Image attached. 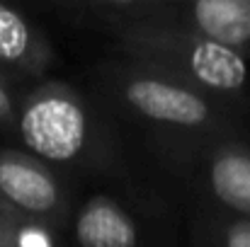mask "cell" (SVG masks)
<instances>
[{"instance_id": "1", "label": "cell", "mask_w": 250, "mask_h": 247, "mask_svg": "<svg viewBox=\"0 0 250 247\" xmlns=\"http://www.w3.org/2000/svg\"><path fill=\"white\" fill-rule=\"evenodd\" d=\"M109 37L124 63L161 73L209 97L238 95L248 82L243 54L170 24H139Z\"/></svg>"}, {"instance_id": "2", "label": "cell", "mask_w": 250, "mask_h": 247, "mask_svg": "<svg viewBox=\"0 0 250 247\" xmlns=\"http://www.w3.org/2000/svg\"><path fill=\"white\" fill-rule=\"evenodd\" d=\"M15 136L44 165H76L95 148L97 124L78 90L46 80L20 97Z\"/></svg>"}, {"instance_id": "3", "label": "cell", "mask_w": 250, "mask_h": 247, "mask_svg": "<svg viewBox=\"0 0 250 247\" xmlns=\"http://www.w3.org/2000/svg\"><path fill=\"white\" fill-rule=\"evenodd\" d=\"M104 82L129 114L156 129L209 133L226 124L216 99L161 73L119 61L104 71Z\"/></svg>"}, {"instance_id": "4", "label": "cell", "mask_w": 250, "mask_h": 247, "mask_svg": "<svg viewBox=\"0 0 250 247\" xmlns=\"http://www.w3.org/2000/svg\"><path fill=\"white\" fill-rule=\"evenodd\" d=\"M66 189L49 165L22 151L0 148V209L51 228L66 213Z\"/></svg>"}, {"instance_id": "5", "label": "cell", "mask_w": 250, "mask_h": 247, "mask_svg": "<svg viewBox=\"0 0 250 247\" xmlns=\"http://www.w3.org/2000/svg\"><path fill=\"white\" fill-rule=\"evenodd\" d=\"M156 24H170L246 56L250 51V0H163Z\"/></svg>"}, {"instance_id": "6", "label": "cell", "mask_w": 250, "mask_h": 247, "mask_svg": "<svg viewBox=\"0 0 250 247\" xmlns=\"http://www.w3.org/2000/svg\"><path fill=\"white\" fill-rule=\"evenodd\" d=\"M56 66L46 32L12 5L0 2V73L5 78H42Z\"/></svg>"}, {"instance_id": "7", "label": "cell", "mask_w": 250, "mask_h": 247, "mask_svg": "<svg viewBox=\"0 0 250 247\" xmlns=\"http://www.w3.org/2000/svg\"><path fill=\"white\" fill-rule=\"evenodd\" d=\"M204 182L226 211L250 221V148L241 143H219L204 165Z\"/></svg>"}, {"instance_id": "8", "label": "cell", "mask_w": 250, "mask_h": 247, "mask_svg": "<svg viewBox=\"0 0 250 247\" xmlns=\"http://www.w3.org/2000/svg\"><path fill=\"white\" fill-rule=\"evenodd\" d=\"M73 238L78 247H136L139 228L117 201L92 196L76 213Z\"/></svg>"}, {"instance_id": "9", "label": "cell", "mask_w": 250, "mask_h": 247, "mask_svg": "<svg viewBox=\"0 0 250 247\" xmlns=\"http://www.w3.org/2000/svg\"><path fill=\"white\" fill-rule=\"evenodd\" d=\"M209 233L214 247H250V221H221Z\"/></svg>"}, {"instance_id": "10", "label": "cell", "mask_w": 250, "mask_h": 247, "mask_svg": "<svg viewBox=\"0 0 250 247\" xmlns=\"http://www.w3.org/2000/svg\"><path fill=\"white\" fill-rule=\"evenodd\" d=\"M20 97L15 95L12 80L0 73V131L15 133V116H17Z\"/></svg>"}, {"instance_id": "11", "label": "cell", "mask_w": 250, "mask_h": 247, "mask_svg": "<svg viewBox=\"0 0 250 247\" xmlns=\"http://www.w3.org/2000/svg\"><path fill=\"white\" fill-rule=\"evenodd\" d=\"M5 230H7V213L0 209V247H5Z\"/></svg>"}]
</instances>
